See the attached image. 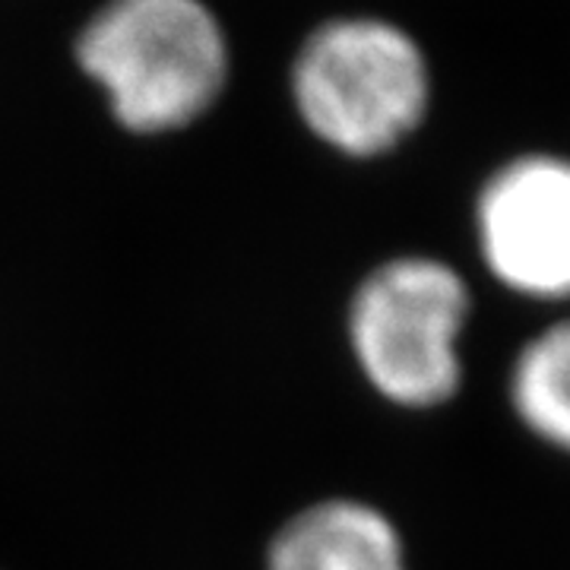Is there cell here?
Here are the masks:
<instances>
[{
  "label": "cell",
  "mask_w": 570,
  "mask_h": 570,
  "mask_svg": "<svg viewBox=\"0 0 570 570\" xmlns=\"http://www.w3.org/2000/svg\"><path fill=\"white\" fill-rule=\"evenodd\" d=\"M288 92L317 140L352 159H371L422 124L431 73L403 26L352 13L324 20L302 39Z\"/></svg>",
  "instance_id": "obj_2"
},
{
  "label": "cell",
  "mask_w": 570,
  "mask_h": 570,
  "mask_svg": "<svg viewBox=\"0 0 570 570\" xmlns=\"http://www.w3.org/2000/svg\"><path fill=\"white\" fill-rule=\"evenodd\" d=\"M266 570H406V549L381 510L333 498L276 532Z\"/></svg>",
  "instance_id": "obj_5"
},
{
  "label": "cell",
  "mask_w": 570,
  "mask_h": 570,
  "mask_svg": "<svg viewBox=\"0 0 570 570\" xmlns=\"http://www.w3.org/2000/svg\"><path fill=\"white\" fill-rule=\"evenodd\" d=\"M469 288L448 264L400 257L358 285L348 340L371 387L390 403L428 409L460 390Z\"/></svg>",
  "instance_id": "obj_3"
},
{
  "label": "cell",
  "mask_w": 570,
  "mask_h": 570,
  "mask_svg": "<svg viewBox=\"0 0 570 570\" xmlns=\"http://www.w3.org/2000/svg\"><path fill=\"white\" fill-rule=\"evenodd\" d=\"M73 61L124 130L163 137L223 99L232 39L209 0H102L73 36Z\"/></svg>",
  "instance_id": "obj_1"
},
{
  "label": "cell",
  "mask_w": 570,
  "mask_h": 570,
  "mask_svg": "<svg viewBox=\"0 0 570 570\" xmlns=\"http://www.w3.org/2000/svg\"><path fill=\"white\" fill-rule=\"evenodd\" d=\"M510 400L532 434L570 453V321L527 343L510 374Z\"/></svg>",
  "instance_id": "obj_6"
},
{
  "label": "cell",
  "mask_w": 570,
  "mask_h": 570,
  "mask_svg": "<svg viewBox=\"0 0 570 570\" xmlns=\"http://www.w3.org/2000/svg\"><path fill=\"white\" fill-rule=\"evenodd\" d=\"M479 250L513 292L570 298V159L520 156L491 175L475 206Z\"/></svg>",
  "instance_id": "obj_4"
}]
</instances>
